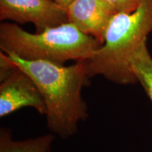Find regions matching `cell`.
<instances>
[{
	"label": "cell",
	"mask_w": 152,
	"mask_h": 152,
	"mask_svg": "<svg viewBox=\"0 0 152 152\" xmlns=\"http://www.w3.org/2000/svg\"><path fill=\"white\" fill-rule=\"evenodd\" d=\"M9 60L33 80L46 106L47 125L51 133L61 138L77 132L78 125L88 117L82 91L88 86L86 62L66 66L47 61H27L11 53Z\"/></svg>",
	"instance_id": "1"
},
{
	"label": "cell",
	"mask_w": 152,
	"mask_h": 152,
	"mask_svg": "<svg viewBox=\"0 0 152 152\" xmlns=\"http://www.w3.org/2000/svg\"><path fill=\"white\" fill-rule=\"evenodd\" d=\"M152 31V0H142L136 10L118 13L110 20L104 42L85 60L90 78L101 75L118 85L138 83L133 58Z\"/></svg>",
	"instance_id": "2"
},
{
	"label": "cell",
	"mask_w": 152,
	"mask_h": 152,
	"mask_svg": "<svg viewBox=\"0 0 152 152\" xmlns=\"http://www.w3.org/2000/svg\"><path fill=\"white\" fill-rule=\"evenodd\" d=\"M102 44L80 31L73 23L48 28L30 33L17 24H0V49L27 61H47L64 65L68 61H85Z\"/></svg>",
	"instance_id": "3"
},
{
	"label": "cell",
	"mask_w": 152,
	"mask_h": 152,
	"mask_svg": "<svg viewBox=\"0 0 152 152\" xmlns=\"http://www.w3.org/2000/svg\"><path fill=\"white\" fill-rule=\"evenodd\" d=\"M0 19L31 23L36 33L68 22L67 8L54 0H0Z\"/></svg>",
	"instance_id": "4"
},
{
	"label": "cell",
	"mask_w": 152,
	"mask_h": 152,
	"mask_svg": "<svg viewBox=\"0 0 152 152\" xmlns=\"http://www.w3.org/2000/svg\"><path fill=\"white\" fill-rule=\"evenodd\" d=\"M23 107H32L41 115L46 114L45 102L35 82L16 66L1 81L0 117L10 115Z\"/></svg>",
	"instance_id": "5"
},
{
	"label": "cell",
	"mask_w": 152,
	"mask_h": 152,
	"mask_svg": "<svg viewBox=\"0 0 152 152\" xmlns=\"http://www.w3.org/2000/svg\"><path fill=\"white\" fill-rule=\"evenodd\" d=\"M67 11L68 22L103 44L108 25L115 14L104 0H75Z\"/></svg>",
	"instance_id": "6"
},
{
	"label": "cell",
	"mask_w": 152,
	"mask_h": 152,
	"mask_svg": "<svg viewBox=\"0 0 152 152\" xmlns=\"http://www.w3.org/2000/svg\"><path fill=\"white\" fill-rule=\"evenodd\" d=\"M52 133L23 141L14 140L9 129L0 131V152H49L54 140Z\"/></svg>",
	"instance_id": "7"
},
{
	"label": "cell",
	"mask_w": 152,
	"mask_h": 152,
	"mask_svg": "<svg viewBox=\"0 0 152 152\" xmlns=\"http://www.w3.org/2000/svg\"><path fill=\"white\" fill-rule=\"evenodd\" d=\"M132 68L137 82L141 84L152 102V57L148 50L147 43L134 57Z\"/></svg>",
	"instance_id": "8"
},
{
	"label": "cell",
	"mask_w": 152,
	"mask_h": 152,
	"mask_svg": "<svg viewBox=\"0 0 152 152\" xmlns=\"http://www.w3.org/2000/svg\"><path fill=\"white\" fill-rule=\"evenodd\" d=\"M115 14L131 13L137 9L142 0H104Z\"/></svg>",
	"instance_id": "9"
},
{
	"label": "cell",
	"mask_w": 152,
	"mask_h": 152,
	"mask_svg": "<svg viewBox=\"0 0 152 152\" xmlns=\"http://www.w3.org/2000/svg\"><path fill=\"white\" fill-rule=\"evenodd\" d=\"M54 1H56V3H58V4L67 8L68 6L71 4L73 1H75V0H54Z\"/></svg>",
	"instance_id": "10"
}]
</instances>
